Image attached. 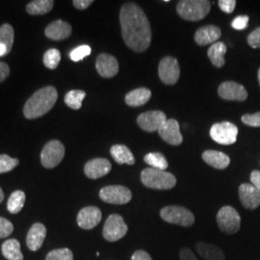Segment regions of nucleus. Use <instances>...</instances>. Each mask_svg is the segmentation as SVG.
I'll return each instance as SVG.
<instances>
[{
	"instance_id": "f257e3e1",
	"label": "nucleus",
	"mask_w": 260,
	"mask_h": 260,
	"mask_svg": "<svg viewBox=\"0 0 260 260\" xmlns=\"http://www.w3.org/2000/svg\"><path fill=\"white\" fill-rule=\"evenodd\" d=\"M121 36L125 45L135 52H144L151 43V28L145 12L135 3L122 5L120 12Z\"/></svg>"
},
{
	"instance_id": "f03ea898",
	"label": "nucleus",
	"mask_w": 260,
	"mask_h": 260,
	"mask_svg": "<svg viewBox=\"0 0 260 260\" xmlns=\"http://www.w3.org/2000/svg\"><path fill=\"white\" fill-rule=\"evenodd\" d=\"M58 99V93L54 87H44L33 93L23 107V115L28 120L37 119L50 111Z\"/></svg>"
},
{
	"instance_id": "7ed1b4c3",
	"label": "nucleus",
	"mask_w": 260,
	"mask_h": 260,
	"mask_svg": "<svg viewBox=\"0 0 260 260\" xmlns=\"http://www.w3.org/2000/svg\"><path fill=\"white\" fill-rule=\"evenodd\" d=\"M141 180L148 188L157 190H169L177 184V178L173 174L153 168L143 170Z\"/></svg>"
},
{
	"instance_id": "20e7f679",
	"label": "nucleus",
	"mask_w": 260,
	"mask_h": 260,
	"mask_svg": "<svg viewBox=\"0 0 260 260\" xmlns=\"http://www.w3.org/2000/svg\"><path fill=\"white\" fill-rule=\"evenodd\" d=\"M211 8L207 0H181L177 3V14L186 20L198 21L205 19Z\"/></svg>"
},
{
	"instance_id": "39448f33",
	"label": "nucleus",
	"mask_w": 260,
	"mask_h": 260,
	"mask_svg": "<svg viewBox=\"0 0 260 260\" xmlns=\"http://www.w3.org/2000/svg\"><path fill=\"white\" fill-rule=\"evenodd\" d=\"M161 218L167 223L181 226H191L195 223V216L182 206H166L160 211Z\"/></svg>"
},
{
	"instance_id": "423d86ee",
	"label": "nucleus",
	"mask_w": 260,
	"mask_h": 260,
	"mask_svg": "<svg viewBox=\"0 0 260 260\" xmlns=\"http://www.w3.org/2000/svg\"><path fill=\"white\" fill-rule=\"evenodd\" d=\"M219 229L225 234H234L240 230L241 218L232 206H223L217 214Z\"/></svg>"
},
{
	"instance_id": "0eeeda50",
	"label": "nucleus",
	"mask_w": 260,
	"mask_h": 260,
	"mask_svg": "<svg viewBox=\"0 0 260 260\" xmlns=\"http://www.w3.org/2000/svg\"><path fill=\"white\" fill-rule=\"evenodd\" d=\"M65 156V147L57 140L49 141L45 145L41 152L42 165L47 169L58 166Z\"/></svg>"
},
{
	"instance_id": "6e6552de",
	"label": "nucleus",
	"mask_w": 260,
	"mask_h": 260,
	"mask_svg": "<svg viewBox=\"0 0 260 260\" xmlns=\"http://www.w3.org/2000/svg\"><path fill=\"white\" fill-rule=\"evenodd\" d=\"M128 228L123 218L119 214L110 215L103 226V237L109 242H116L123 238Z\"/></svg>"
},
{
	"instance_id": "1a4fd4ad",
	"label": "nucleus",
	"mask_w": 260,
	"mask_h": 260,
	"mask_svg": "<svg viewBox=\"0 0 260 260\" xmlns=\"http://www.w3.org/2000/svg\"><path fill=\"white\" fill-rule=\"evenodd\" d=\"M237 126L230 121L215 123L210 129L211 138L220 145H233L237 140Z\"/></svg>"
},
{
	"instance_id": "9d476101",
	"label": "nucleus",
	"mask_w": 260,
	"mask_h": 260,
	"mask_svg": "<svg viewBox=\"0 0 260 260\" xmlns=\"http://www.w3.org/2000/svg\"><path fill=\"white\" fill-rule=\"evenodd\" d=\"M100 198L110 205H125L131 201L132 194L127 187L110 185L103 187L100 191Z\"/></svg>"
},
{
	"instance_id": "9b49d317",
	"label": "nucleus",
	"mask_w": 260,
	"mask_h": 260,
	"mask_svg": "<svg viewBox=\"0 0 260 260\" xmlns=\"http://www.w3.org/2000/svg\"><path fill=\"white\" fill-rule=\"evenodd\" d=\"M158 74L163 83L167 85L177 83L180 76V69L177 59L171 56L164 57L159 63Z\"/></svg>"
},
{
	"instance_id": "f8f14e48",
	"label": "nucleus",
	"mask_w": 260,
	"mask_h": 260,
	"mask_svg": "<svg viewBox=\"0 0 260 260\" xmlns=\"http://www.w3.org/2000/svg\"><path fill=\"white\" fill-rule=\"evenodd\" d=\"M166 121V115L162 111L145 112L140 114L137 118L138 125L148 132L158 131Z\"/></svg>"
},
{
	"instance_id": "ddd939ff",
	"label": "nucleus",
	"mask_w": 260,
	"mask_h": 260,
	"mask_svg": "<svg viewBox=\"0 0 260 260\" xmlns=\"http://www.w3.org/2000/svg\"><path fill=\"white\" fill-rule=\"evenodd\" d=\"M219 95L225 101H237L244 102L248 98V92L241 84L234 81H226L219 86Z\"/></svg>"
},
{
	"instance_id": "4468645a",
	"label": "nucleus",
	"mask_w": 260,
	"mask_h": 260,
	"mask_svg": "<svg viewBox=\"0 0 260 260\" xmlns=\"http://www.w3.org/2000/svg\"><path fill=\"white\" fill-rule=\"evenodd\" d=\"M103 214L96 206H87L82 208L77 215V223L83 230H92L101 223Z\"/></svg>"
},
{
	"instance_id": "2eb2a0df",
	"label": "nucleus",
	"mask_w": 260,
	"mask_h": 260,
	"mask_svg": "<svg viewBox=\"0 0 260 260\" xmlns=\"http://www.w3.org/2000/svg\"><path fill=\"white\" fill-rule=\"evenodd\" d=\"M95 68L99 75L104 78H111L119 73V63L114 56L102 53L98 56Z\"/></svg>"
},
{
	"instance_id": "dca6fc26",
	"label": "nucleus",
	"mask_w": 260,
	"mask_h": 260,
	"mask_svg": "<svg viewBox=\"0 0 260 260\" xmlns=\"http://www.w3.org/2000/svg\"><path fill=\"white\" fill-rule=\"evenodd\" d=\"M158 133L162 139L172 146H179L183 141L179 130V124L175 119L167 120L159 128Z\"/></svg>"
},
{
	"instance_id": "f3484780",
	"label": "nucleus",
	"mask_w": 260,
	"mask_h": 260,
	"mask_svg": "<svg viewBox=\"0 0 260 260\" xmlns=\"http://www.w3.org/2000/svg\"><path fill=\"white\" fill-rule=\"evenodd\" d=\"M111 169L112 165L109 160L105 158H94L86 163L84 173L89 178L96 179L109 174Z\"/></svg>"
},
{
	"instance_id": "a211bd4d",
	"label": "nucleus",
	"mask_w": 260,
	"mask_h": 260,
	"mask_svg": "<svg viewBox=\"0 0 260 260\" xmlns=\"http://www.w3.org/2000/svg\"><path fill=\"white\" fill-rule=\"evenodd\" d=\"M239 198L242 205L247 209H255L260 205V193L250 183H244L239 187Z\"/></svg>"
},
{
	"instance_id": "6ab92c4d",
	"label": "nucleus",
	"mask_w": 260,
	"mask_h": 260,
	"mask_svg": "<svg viewBox=\"0 0 260 260\" xmlns=\"http://www.w3.org/2000/svg\"><path fill=\"white\" fill-rule=\"evenodd\" d=\"M72 31L73 29L70 23L62 19H57L47 25L45 30V34L50 40L62 41L70 37Z\"/></svg>"
},
{
	"instance_id": "aec40b11",
	"label": "nucleus",
	"mask_w": 260,
	"mask_h": 260,
	"mask_svg": "<svg viewBox=\"0 0 260 260\" xmlns=\"http://www.w3.org/2000/svg\"><path fill=\"white\" fill-rule=\"evenodd\" d=\"M47 236V229L41 223H34L29 230L26 237L27 247L32 251L41 249Z\"/></svg>"
},
{
	"instance_id": "412c9836",
	"label": "nucleus",
	"mask_w": 260,
	"mask_h": 260,
	"mask_svg": "<svg viewBox=\"0 0 260 260\" xmlns=\"http://www.w3.org/2000/svg\"><path fill=\"white\" fill-rule=\"evenodd\" d=\"M221 29L215 25H206L197 30L195 34L196 43L199 46H207L215 44L221 37Z\"/></svg>"
},
{
	"instance_id": "4be33fe9",
	"label": "nucleus",
	"mask_w": 260,
	"mask_h": 260,
	"mask_svg": "<svg viewBox=\"0 0 260 260\" xmlns=\"http://www.w3.org/2000/svg\"><path fill=\"white\" fill-rule=\"evenodd\" d=\"M203 159L209 166L218 170L229 167L231 163V159L226 154L217 150H206L203 153Z\"/></svg>"
},
{
	"instance_id": "5701e85b",
	"label": "nucleus",
	"mask_w": 260,
	"mask_h": 260,
	"mask_svg": "<svg viewBox=\"0 0 260 260\" xmlns=\"http://www.w3.org/2000/svg\"><path fill=\"white\" fill-rule=\"evenodd\" d=\"M196 250L205 260H225L223 251L213 244L199 242L196 245Z\"/></svg>"
},
{
	"instance_id": "b1692460",
	"label": "nucleus",
	"mask_w": 260,
	"mask_h": 260,
	"mask_svg": "<svg viewBox=\"0 0 260 260\" xmlns=\"http://www.w3.org/2000/svg\"><path fill=\"white\" fill-rule=\"evenodd\" d=\"M110 153L112 157L114 158V160L120 165L135 164V158L133 153L124 145H114L110 149Z\"/></svg>"
},
{
	"instance_id": "393cba45",
	"label": "nucleus",
	"mask_w": 260,
	"mask_h": 260,
	"mask_svg": "<svg viewBox=\"0 0 260 260\" xmlns=\"http://www.w3.org/2000/svg\"><path fill=\"white\" fill-rule=\"evenodd\" d=\"M151 92L147 88H138L125 95V103L132 107H138L149 102Z\"/></svg>"
},
{
	"instance_id": "a878e982",
	"label": "nucleus",
	"mask_w": 260,
	"mask_h": 260,
	"mask_svg": "<svg viewBox=\"0 0 260 260\" xmlns=\"http://www.w3.org/2000/svg\"><path fill=\"white\" fill-rule=\"evenodd\" d=\"M225 53H226V46L223 42L215 43L211 47H209V49L207 51V55H208L209 60L216 68H222L224 65Z\"/></svg>"
},
{
	"instance_id": "bb28decb",
	"label": "nucleus",
	"mask_w": 260,
	"mask_h": 260,
	"mask_svg": "<svg viewBox=\"0 0 260 260\" xmlns=\"http://www.w3.org/2000/svg\"><path fill=\"white\" fill-rule=\"evenodd\" d=\"M54 6L52 0H34L29 2L26 6V12L32 16H41L49 13Z\"/></svg>"
},
{
	"instance_id": "cd10ccee",
	"label": "nucleus",
	"mask_w": 260,
	"mask_h": 260,
	"mask_svg": "<svg viewBox=\"0 0 260 260\" xmlns=\"http://www.w3.org/2000/svg\"><path fill=\"white\" fill-rule=\"evenodd\" d=\"M2 253L8 260H23V254L20 251V244L17 239H9L2 245Z\"/></svg>"
},
{
	"instance_id": "c85d7f7f",
	"label": "nucleus",
	"mask_w": 260,
	"mask_h": 260,
	"mask_svg": "<svg viewBox=\"0 0 260 260\" xmlns=\"http://www.w3.org/2000/svg\"><path fill=\"white\" fill-rule=\"evenodd\" d=\"M25 203V194L24 192L17 190L10 196L9 201L7 204V208L10 213L18 214L23 208Z\"/></svg>"
},
{
	"instance_id": "c756f323",
	"label": "nucleus",
	"mask_w": 260,
	"mask_h": 260,
	"mask_svg": "<svg viewBox=\"0 0 260 260\" xmlns=\"http://www.w3.org/2000/svg\"><path fill=\"white\" fill-rule=\"evenodd\" d=\"M86 96V93L82 90H72L66 93V105L74 110H79L82 106V102Z\"/></svg>"
},
{
	"instance_id": "7c9ffc66",
	"label": "nucleus",
	"mask_w": 260,
	"mask_h": 260,
	"mask_svg": "<svg viewBox=\"0 0 260 260\" xmlns=\"http://www.w3.org/2000/svg\"><path fill=\"white\" fill-rule=\"evenodd\" d=\"M144 160L150 168L161 171H165L169 166L166 158L160 152H149L145 156Z\"/></svg>"
},
{
	"instance_id": "2f4dec72",
	"label": "nucleus",
	"mask_w": 260,
	"mask_h": 260,
	"mask_svg": "<svg viewBox=\"0 0 260 260\" xmlns=\"http://www.w3.org/2000/svg\"><path fill=\"white\" fill-rule=\"evenodd\" d=\"M14 38H15L14 28L12 27L8 23L1 25V27H0V45L6 47L9 53L13 47Z\"/></svg>"
},
{
	"instance_id": "473e14b6",
	"label": "nucleus",
	"mask_w": 260,
	"mask_h": 260,
	"mask_svg": "<svg viewBox=\"0 0 260 260\" xmlns=\"http://www.w3.org/2000/svg\"><path fill=\"white\" fill-rule=\"evenodd\" d=\"M61 61V53L58 49H48L44 55V64L49 70H55Z\"/></svg>"
},
{
	"instance_id": "72a5a7b5",
	"label": "nucleus",
	"mask_w": 260,
	"mask_h": 260,
	"mask_svg": "<svg viewBox=\"0 0 260 260\" xmlns=\"http://www.w3.org/2000/svg\"><path fill=\"white\" fill-rule=\"evenodd\" d=\"M19 160L18 158L10 157L7 154L0 155V174H5L11 172L19 165Z\"/></svg>"
},
{
	"instance_id": "f704fd0d",
	"label": "nucleus",
	"mask_w": 260,
	"mask_h": 260,
	"mask_svg": "<svg viewBox=\"0 0 260 260\" xmlns=\"http://www.w3.org/2000/svg\"><path fill=\"white\" fill-rule=\"evenodd\" d=\"M46 260H74V254L73 251L69 249H58L50 251Z\"/></svg>"
},
{
	"instance_id": "c9c22d12",
	"label": "nucleus",
	"mask_w": 260,
	"mask_h": 260,
	"mask_svg": "<svg viewBox=\"0 0 260 260\" xmlns=\"http://www.w3.org/2000/svg\"><path fill=\"white\" fill-rule=\"evenodd\" d=\"M91 52H92L91 47L87 45H82L72 50V52L70 53V57L74 62H78L83 60L85 57L90 55Z\"/></svg>"
},
{
	"instance_id": "e433bc0d",
	"label": "nucleus",
	"mask_w": 260,
	"mask_h": 260,
	"mask_svg": "<svg viewBox=\"0 0 260 260\" xmlns=\"http://www.w3.org/2000/svg\"><path fill=\"white\" fill-rule=\"evenodd\" d=\"M14 231V225L9 220L0 217V238H5L11 235Z\"/></svg>"
},
{
	"instance_id": "4c0bfd02",
	"label": "nucleus",
	"mask_w": 260,
	"mask_h": 260,
	"mask_svg": "<svg viewBox=\"0 0 260 260\" xmlns=\"http://www.w3.org/2000/svg\"><path fill=\"white\" fill-rule=\"evenodd\" d=\"M242 121L249 125V126H253V127H260V112L255 113V114H246L242 117Z\"/></svg>"
},
{
	"instance_id": "58836bf2",
	"label": "nucleus",
	"mask_w": 260,
	"mask_h": 260,
	"mask_svg": "<svg viewBox=\"0 0 260 260\" xmlns=\"http://www.w3.org/2000/svg\"><path fill=\"white\" fill-rule=\"evenodd\" d=\"M249 17L248 16H239L233 19L232 26L236 30H244L248 26Z\"/></svg>"
},
{
	"instance_id": "ea45409f",
	"label": "nucleus",
	"mask_w": 260,
	"mask_h": 260,
	"mask_svg": "<svg viewBox=\"0 0 260 260\" xmlns=\"http://www.w3.org/2000/svg\"><path fill=\"white\" fill-rule=\"evenodd\" d=\"M248 43L252 48H260V27L253 30L249 35Z\"/></svg>"
},
{
	"instance_id": "a19ab883",
	"label": "nucleus",
	"mask_w": 260,
	"mask_h": 260,
	"mask_svg": "<svg viewBox=\"0 0 260 260\" xmlns=\"http://www.w3.org/2000/svg\"><path fill=\"white\" fill-rule=\"evenodd\" d=\"M218 5L223 12L231 14V13H233V10L235 9L236 1L235 0H220V1H218Z\"/></svg>"
},
{
	"instance_id": "79ce46f5",
	"label": "nucleus",
	"mask_w": 260,
	"mask_h": 260,
	"mask_svg": "<svg viewBox=\"0 0 260 260\" xmlns=\"http://www.w3.org/2000/svg\"><path fill=\"white\" fill-rule=\"evenodd\" d=\"M179 257H180V260H199L197 258L194 251H192V250H190L187 247L180 249Z\"/></svg>"
},
{
	"instance_id": "37998d69",
	"label": "nucleus",
	"mask_w": 260,
	"mask_h": 260,
	"mask_svg": "<svg viewBox=\"0 0 260 260\" xmlns=\"http://www.w3.org/2000/svg\"><path fill=\"white\" fill-rule=\"evenodd\" d=\"M10 75L9 66L4 62H0V83L3 82Z\"/></svg>"
},
{
	"instance_id": "c03bdc74",
	"label": "nucleus",
	"mask_w": 260,
	"mask_h": 260,
	"mask_svg": "<svg viewBox=\"0 0 260 260\" xmlns=\"http://www.w3.org/2000/svg\"><path fill=\"white\" fill-rule=\"evenodd\" d=\"M93 0H75L73 1V4L76 9L85 10L93 4Z\"/></svg>"
},
{
	"instance_id": "a18cd8bd",
	"label": "nucleus",
	"mask_w": 260,
	"mask_h": 260,
	"mask_svg": "<svg viewBox=\"0 0 260 260\" xmlns=\"http://www.w3.org/2000/svg\"><path fill=\"white\" fill-rule=\"evenodd\" d=\"M251 184L260 193V172L259 171H252L251 174Z\"/></svg>"
},
{
	"instance_id": "49530a36",
	"label": "nucleus",
	"mask_w": 260,
	"mask_h": 260,
	"mask_svg": "<svg viewBox=\"0 0 260 260\" xmlns=\"http://www.w3.org/2000/svg\"><path fill=\"white\" fill-rule=\"evenodd\" d=\"M131 260H152L151 259V257H150V255H149V253L147 252L146 251H143V250H139V251H136L134 253H133V255H132V257H131Z\"/></svg>"
},
{
	"instance_id": "de8ad7c7",
	"label": "nucleus",
	"mask_w": 260,
	"mask_h": 260,
	"mask_svg": "<svg viewBox=\"0 0 260 260\" xmlns=\"http://www.w3.org/2000/svg\"><path fill=\"white\" fill-rule=\"evenodd\" d=\"M7 54H9V52H8L7 48L4 47V46H2V45H0V57H2V56H6Z\"/></svg>"
},
{
	"instance_id": "09e8293b",
	"label": "nucleus",
	"mask_w": 260,
	"mask_h": 260,
	"mask_svg": "<svg viewBox=\"0 0 260 260\" xmlns=\"http://www.w3.org/2000/svg\"><path fill=\"white\" fill-rule=\"evenodd\" d=\"M3 200H4V192H3V190L0 188V204L3 202Z\"/></svg>"
},
{
	"instance_id": "8fccbe9b",
	"label": "nucleus",
	"mask_w": 260,
	"mask_h": 260,
	"mask_svg": "<svg viewBox=\"0 0 260 260\" xmlns=\"http://www.w3.org/2000/svg\"><path fill=\"white\" fill-rule=\"evenodd\" d=\"M258 81H259V85H260V69H259V71H258Z\"/></svg>"
}]
</instances>
